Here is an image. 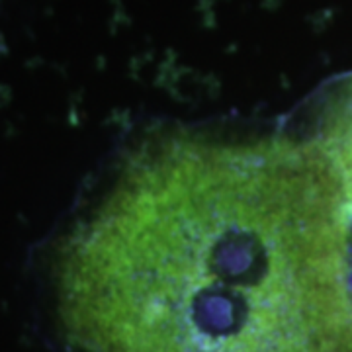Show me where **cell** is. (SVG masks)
<instances>
[{
    "instance_id": "1",
    "label": "cell",
    "mask_w": 352,
    "mask_h": 352,
    "mask_svg": "<svg viewBox=\"0 0 352 352\" xmlns=\"http://www.w3.org/2000/svg\"><path fill=\"white\" fill-rule=\"evenodd\" d=\"M80 352H352V214L314 139L145 141L53 266Z\"/></svg>"
},
{
    "instance_id": "2",
    "label": "cell",
    "mask_w": 352,
    "mask_h": 352,
    "mask_svg": "<svg viewBox=\"0 0 352 352\" xmlns=\"http://www.w3.org/2000/svg\"><path fill=\"white\" fill-rule=\"evenodd\" d=\"M314 139L340 176L352 214V73L333 80L314 112Z\"/></svg>"
}]
</instances>
